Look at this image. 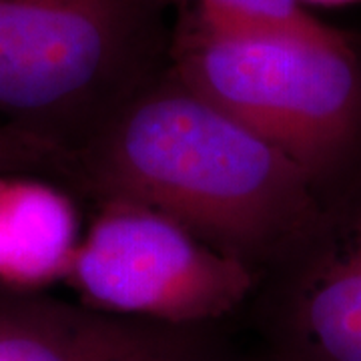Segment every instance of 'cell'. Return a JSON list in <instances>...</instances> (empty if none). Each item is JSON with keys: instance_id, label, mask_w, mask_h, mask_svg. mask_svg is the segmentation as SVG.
Segmentation results:
<instances>
[{"instance_id": "6da1fadb", "label": "cell", "mask_w": 361, "mask_h": 361, "mask_svg": "<svg viewBox=\"0 0 361 361\" xmlns=\"http://www.w3.org/2000/svg\"><path fill=\"white\" fill-rule=\"evenodd\" d=\"M54 167L101 203L153 209L249 265L319 223L310 173L169 66Z\"/></svg>"}, {"instance_id": "7a4b0ae2", "label": "cell", "mask_w": 361, "mask_h": 361, "mask_svg": "<svg viewBox=\"0 0 361 361\" xmlns=\"http://www.w3.org/2000/svg\"><path fill=\"white\" fill-rule=\"evenodd\" d=\"M183 0H0L2 157L56 165L167 71Z\"/></svg>"}, {"instance_id": "3957f363", "label": "cell", "mask_w": 361, "mask_h": 361, "mask_svg": "<svg viewBox=\"0 0 361 361\" xmlns=\"http://www.w3.org/2000/svg\"><path fill=\"white\" fill-rule=\"evenodd\" d=\"M169 71L317 180L361 133V61L339 30L227 35L183 13Z\"/></svg>"}, {"instance_id": "277c9868", "label": "cell", "mask_w": 361, "mask_h": 361, "mask_svg": "<svg viewBox=\"0 0 361 361\" xmlns=\"http://www.w3.org/2000/svg\"><path fill=\"white\" fill-rule=\"evenodd\" d=\"M65 281L92 311L183 325L235 310L253 267L153 209L106 201Z\"/></svg>"}, {"instance_id": "5b68a950", "label": "cell", "mask_w": 361, "mask_h": 361, "mask_svg": "<svg viewBox=\"0 0 361 361\" xmlns=\"http://www.w3.org/2000/svg\"><path fill=\"white\" fill-rule=\"evenodd\" d=\"M0 361H189L161 327L26 295L0 297Z\"/></svg>"}, {"instance_id": "8992f818", "label": "cell", "mask_w": 361, "mask_h": 361, "mask_svg": "<svg viewBox=\"0 0 361 361\" xmlns=\"http://www.w3.org/2000/svg\"><path fill=\"white\" fill-rule=\"evenodd\" d=\"M80 239L77 211L63 191L35 179H0L2 287L32 291L66 279Z\"/></svg>"}, {"instance_id": "52a82bcc", "label": "cell", "mask_w": 361, "mask_h": 361, "mask_svg": "<svg viewBox=\"0 0 361 361\" xmlns=\"http://www.w3.org/2000/svg\"><path fill=\"white\" fill-rule=\"evenodd\" d=\"M336 239L297 299L303 361H361V207Z\"/></svg>"}, {"instance_id": "ba28073f", "label": "cell", "mask_w": 361, "mask_h": 361, "mask_svg": "<svg viewBox=\"0 0 361 361\" xmlns=\"http://www.w3.org/2000/svg\"><path fill=\"white\" fill-rule=\"evenodd\" d=\"M187 13L201 26L227 35H317L327 25L301 0H191Z\"/></svg>"}, {"instance_id": "9c48e42d", "label": "cell", "mask_w": 361, "mask_h": 361, "mask_svg": "<svg viewBox=\"0 0 361 361\" xmlns=\"http://www.w3.org/2000/svg\"><path fill=\"white\" fill-rule=\"evenodd\" d=\"M303 4H322V6H343V4H357L361 0H301Z\"/></svg>"}]
</instances>
